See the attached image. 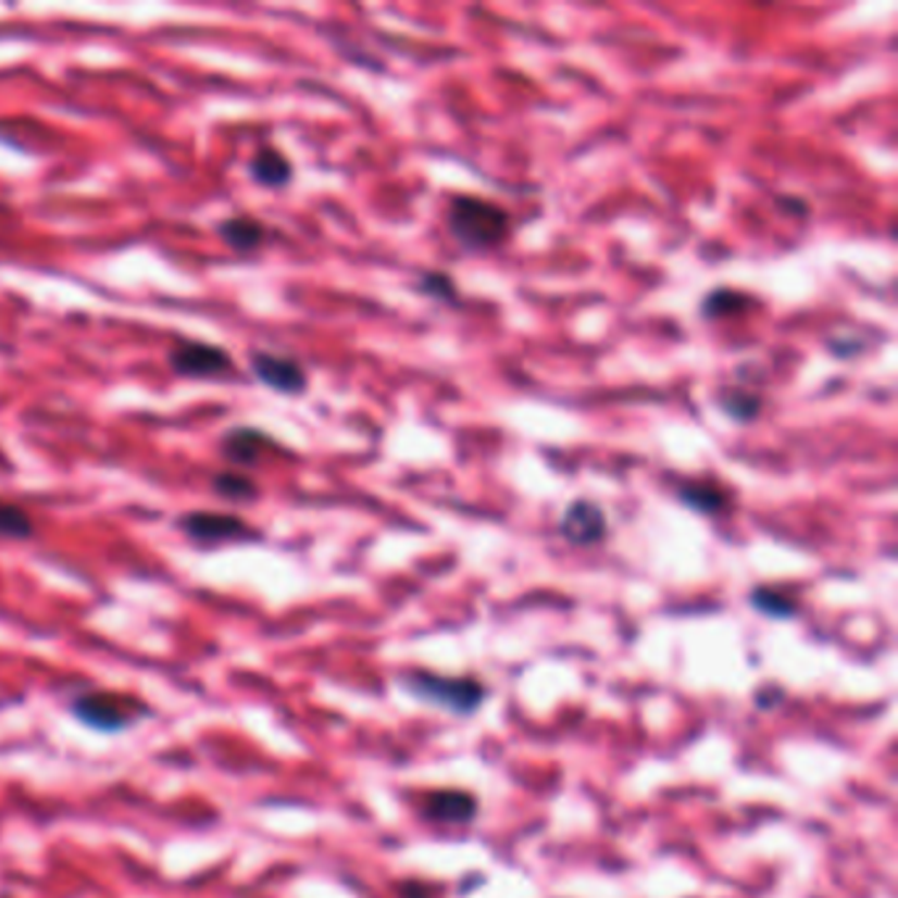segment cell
I'll return each instance as SVG.
<instances>
[{
  "mask_svg": "<svg viewBox=\"0 0 898 898\" xmlns=\"http://www.w3.org/2000/svg\"><path fill=\"white\" fill-rule=\"evenodd\" d=\"M68 714L92 733L122 735L142 720L153 716V709L142 698L116 690H83L68 698Z\"/></svg>",
  "mask_w": 898,
  "mask_h": 898,
  "instance_id": "6da1fadb",
  "label": "cell"
},
{
  "mask_svg": "<svg viewBox=\"0 0 898 898\" xmlns=\"http://www.w3.org/2000/svg\"><path fill=\"white\" fill-rule=\"evenodd\" d=\"M448 229L466 251H490L509 238V214L475 196H457L448 205Z\"/></svg>",
  "mask_w": 898,
  "mask_h": 898,
  "instance_id": "7a4b0ae2",
  "label": "cell"
},
{
  "mask_svg": "<svg viewBox=\"0 0 898 898\" xmlns=\"http://www.w3.org/2000/svg\"><path fill=\"white\" fill-rule=\"evenodd\" d=\"M403 688L414 698H420L422 703H427V707L457 716L475 714L483 707L485 698H488L485 685L475 677H451L427 670L407 672L403 675Z\"/></svg>",
  "mask_w": 898,
  "mask_h": 898,
  "instance_id": "3957f363",
  "label": "cell"
},
{
  "mask_svg": "<svg viewBox=\"0 0 898 898\" xmlns=\"http://www.w3.org/2000/svg\"><path fill=\"white\" fill-rule=\"evenodd\" d=\"M185 538L201 548H216L224 542H253L261 538L259 529H253L238 514L224 511H187L177 520Z\"/></svg>",
  "mask_w": 898,
  "mask_h": 898,
  "instance_id": "277c9868",
  "label": "cell"
},
{
  "mask_svg": "<svg viewBox=\"0 0 898 898\" xmlns=\"http://www.w3.org/2000/svg\"><path fill=\"white\" fill-rule=\"evenodd\" d=\"M170 366L174 374L190 379L227 377L235 370V361L227 348L203 340H177L170 351Z\"/></svg>",
  "mask_w": 898,
  "mask_h": 898,
  "instance_id": "5b68a950",
  "label": "cell"
},
{
  "mask_svg": "<svg viewBox=\"0 0 898 898\" xmlns=\"http://www.w3.org/2000/svg\"><path fill=\"white\" fill-rule=\"evenodd\" d=\"M251 370L261 385L283 392V396H301L309 388L303 366L290 357L255 351L251 353Z\"/></svg>",
  "mask_w": 898,
  "mask_h": 898,
  "instance_id": "8992f818",
  "label": "cell"
},
{
  "mask_svg": "<svg viewBox=\"0 0 898 898\" xmlns=\"http://www.w3.org/2000/svg\"><path fill=\"white\" fill-rule=\"evenodd\" d=\"M559 533L572 546H596L607 538V514L598 503L577 498L561 516Z\"/></svg>",
  "mask_w": 898,
  "mask_h": 898,
  "instance_id": "52a82bcc",
  "label": "cell"
},
{
  "mask_svg": "<svg viewBox=\"0 0 898 898\" xmlns=\"http://www.w3.org/2000/svg\"><path fill=\"white\" fill-rule=\"evenodd\" d=\"M422 814L438 825H470L477 816V798L461 788L429 790L422 798Z\"/></svg>",
  "mask_w": 898,
  "mask_h": 898,
  "instance_id": "ba28073f",
  "label": "cell"
},
{
  "mask_svg": "<svg viewBox=\"0 0 898 898\" xmlns=\"http://www.w3.org/2000/svg\"><path fill=\"white\" fill-rule=\"evenodd\" d=\"M222 457L235 466H255L261 457L277 451V440L255 427H233L220 442Z\"/></svg>",
  "mask_w": 898,
  "mask_h": 898,
  "instance_id": "9c48e42d",
  "label": "cell"
},
{
  "mask_svg": "<svg viewBox=\"0 0 898 898\" xmlns=\"http://www.w3.org/2000/svg\"><path fill=\"white\" fill-rule=\"evenodd\" d=\"M216 235H220V240L227 248H233V251L248 253L255 251V248L266 240V227L259 220H253V216L235 214L216 224Z\"/></svg>",
  "mask_w": 898,
  "mask_h": 898,
  "instance_id": "30bf717a",
  "label": "cell"
},
{
  "mask_svg": "<svg viewBox=\"0 0 898 898\" xmlns=\"http://www.w3.org/2000/svg\"><path fill=\"white\" fill-rule=\"evenodd\" d=\"M251 177L261 187H270V190H279V187L290 185L292 179V164L279 148L264 146L255 151L251 159Z\"/></svg>",
  "mask_w": 898,
  "mask_h": 898,
  "instance_id": "8fae6325",
  "label": "cell"
},
{
  "mask_svg": "<svg viewBox=\"0 0 898 898\" xmlns=\"http://www.w3.org/2000/svg\"><path fill=\"white\" fill-rule=\"evenodd\" d=\"M677 498L698 514H722L727 509V492L712 483H685Z\"/></svg>",
  "mask_w": 898,
  "mask_h": 898,
  "instance_id": "7c38bea8",
  "label": "cell"
},
{
  "mask_svg": "<svg viewBox=\"0 0 898 898\" xmlns=\"http://www.w3.org/2000/svg\"><path fill=\"white\" fill-rule=\"evenodd\" d=\"M211 490L229 503H248L259 498V485L248 475L235 470H224L220 475H214V479H211Z\"/></svg>",
  "mask_w": 898,
  "mask_h": 898,
  "instance_id": "4fadbf2b",
  "label": "cell"
},
{
  "mask_svg": "<svg viewBox=\"0 0 898 898\" xmlns=\"http://www.w3.org/2000/svg\"><path fill=\"white\" fill-rule=\"evenodd\" d=\"M716 403L735 422H753L762 414V398L744 388H725L716 396Z\"/></svg>",
  "mask_w": 898,
  "mask_h": 898,
  "instance_id": "5bb4252c",
  "label": "cell"
},
{
  "mask_svg": "<svg viewBox=\"0 0 898 898\" xmlns=\"http://www.w3.org/2000/svg\"><path fill=\"white\" fill-rule=\"evenodd\" d=\"M751 298L740 290H729L720 288L712 290L701 303V316L703 320H722V316H735L744 314L746 309H751Z\"/></svg>",
  "mask_w": 898,
  "mask_h": 898,
  "instance_id": "9a60e30c",
  "label": "cell"
},
{
  "mask_svg": "<svg viewBox=\"0 0 898 898\" xmlns=\"http://www.w3.org/2000/svg\"><path fill=\"white\" fill-rule=\"evenodd\" d=\"M751 607L759 611V614L772 616V620H790V616L798 614V603L794 596L783 594L777 588H757L751 594Z\"/></svg>",
  "mask_w": 898,
  "mask_h": 898,
  "instance_id": "2e32d148",
  "label": "cell"
},
{
  "mask_svg": "<svg viewBox=\"0 0 898 898\" xmlns=\"http://www.w3.org/2000/svg\"><path fill=\"white\" fill-rule=\"evenodd\" d=\"M33 535H35V522H33V516L27 514V509H22L14 501L0 498V538L29 540Z\"/></svg>",
  "mask_w": 898,
  "mask_h": 898,
  "instance_id": "e0dca14e",
  "label": "cell"
},
{
  "mask_svg": "<svg viewBox=\"0 0 898 898\" xmlns=\"http://www.w3.org/2000/svg\"><path fill=\"white\" fill-rule=\"evenodd\" d=\"M416 290H420L422 296L435 298V301H442V303L453 305L459 301L457 285H453V279L448 277L446 272H424L420 277V283H416Z\"/></svg>",
  "mask_w": 898,
  "mask_h": 898,
  "instance_id": "ac0fdd59",
  "label": "cell"
},
{
  "mask_svg": "<svg viewBox=\"0 0 898 898\" xmlns=\"http://www.w3.org/2000/svg\"><path fill=\"white\" fill-rule=\"evenodd\" d=\"M433 888L422 881H409L398 885V898H433Z\"/></svg>",
  "mask_w": 898,
  "mask_h": 898,
  "instance_id": "d6986e66",
  "label": "cell"
}]
</instances>
